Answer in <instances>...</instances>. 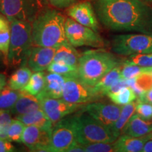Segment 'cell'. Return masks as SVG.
Instances as JSON below:
<instances>
[{
  "instance_id": "1",
  "label": "cell",
  "mask_w": 152,
  "mask_h": 152,
  "mask_svg": "<svg viewBox=\"0 0 152 152\" xmlns=\"http://www.w3.org/2000/svg\"><path fill=\"white\" fill-rule=\"evenodd\" d=\"M93 7L107 29L152 34V5L142 0H93Z\"/></svg>"
},
{
  "instance_id": "2",
  "label": "cell",
  "mask_w": 152,
  "mask_h": 152,
  "mask_svg": "<svg viewBox=\"0 0 152 152\" xmlns=\"http://www.w3.org/2000/svg\"><path fill=\"white\" fill-rule=\"evenodd\" d=\"M66 19L59 11L46 7L32 23L33 46L57 47L68 42Z\"/></svg>"
},
{
  "instance_id": "3",
  "label": "cell",
  "mask_w": 152,
  "mask_h": 152,
  "mask_svg": "<svg viewBox=\"0 0 152 152\" xmlns=\"http://www.w3.org/2000/svg\"><path fill=\"white\" fill-rule=\"evenodd\" d=\"M118 65L117 57L108 51L102 49L88 50L79 58L78 77L87 85L94 87L106 73Z\"/></svg>"
},
{
  "instance_id": "4",
  "label": "cell",
  "mask_w": 152,
  "mask_h": 152,
  "mask_svg": "<svg viewBox=\"0 0 152 152\" xmlns=\"http://www.w3.org/2000/svg\"><path fill=\"white\" fill-rule=\"evenodd\" d=\"M11 23V37L7 64L13 67L23 66L33 46L32 23L14 19Z\"/></svg>"
},
{
  "instance_id": "5",
  "label": "cell",
  "mask_w": 152,
  "mask_h": 152,
  "mask_svg": "<svg viewBox=\"0 0 152 152\" xmlns=\"http://www.w3.org/2000/svg\"><path fill=\"white\" fill-rule=\"evenodd\" d=\"M75 115L77 123V142L82 144L98 142H114L117 138L109 128L85 112Z\"/></svg>"
},
{
  "instance_id": "6",
  "label": "cell",
  "mask_w": 152,
  "mask_h": 152,
  "mask_svg": "<svg viewBox=\"0 0 152 152\" xmlns=\"http://www.w3.org/2000/svg\"><path fill=\"white\" fill-rule=\"evenodd\" d=\"M47 0H0V12L9 19L33 23L47 7Z\"/></svg>"
},
{
  "instance_id": "7",
  "label": "cell",
  "mask_w": 152,
  "mask_h": 152,
  "mask_svg": "<svg viewBox=\"0 0 152 152\" xmlns=\"http://www.w3.org/2000/svg\"><path fill=\"white\" fill-rule=\"evenodd\" d=\"M111 49L115 54L125 56L152 53V34L115 35L111 41Z\"/></svg>"
},
{
  "instance_id": "8",
  "label": "cell",
  "mask_w": 152,
  "mask_h": 152,
  "mask_svg": "<svg viewBox=\"0 0 152 152\" xmlns=\"http://www.w3.org/2000/svg\"><path fill=\"white\" fill-rule=\"evenodd\" d=\"M65 33L68 42L75 47L102 48L105 46V42L97 32L81 25L71 17L66 19Z\"/></svg>"
},
{
  "instance_id": "9",
  "label": "cell",
  "mask_w": 152,
  "mask_h": 152,
  "mask_svg": "<svg viewBox=\"0 0 152 152\" xmlns=\"http://www.w3.org/2000/svg\"><path fill=\"white\" fill-rule=\"evenodd\" d=\"M77 141L75 115L64 118L54 125L50 143L51 152H67Z\"/></svg>"
},
{
  "instance_id": "10",
  "label": "cell",
  "mask_w": 152,
  "mask_h": 152,
  "mask_svg": "<svg viewBox=\"0 0 152 152\" xmlns=\"http://www.w3.org/2000/svg\"><path fill=\"white\" fill-rule=\"evenodd\" d=\"M100 97L94 87L87 85L78 77H66L63 91L64 99L73 104H87Z\"/></svg>"
},
{
  "instance_id": "11",
  "label": "cell",
  "mask_w": 152,
  "mask_h": 152,
  "mask_svg": "<svg viewBox=\"0 0 152 152\" xmlns=\"http://www.w3.org/2000/svg\"><path fill=\"white\" fill-rule=\"evenodd\" d=\"M122 106L106 102H92L83 107V111L111 130L121 114Z\"/></svg>"
},
{
  "instance_id": "12",
  "label": "cell",
  "mask_w": 152,
  "mask_h": 152,
  "mask_svg": "<svg viewBox=\"0 0 152 152\" xmlns=\"http://www.w3.org/2000/svg\"><path fill=\"white\" fill-rule=\"evenodd\" d=\"M53 128L27 125L22 137V143L31 151H49Z\"/></svg>"
},
{
  "instance_id": "13",
  "label": "cell",
  "mask_w": 152,
  "mask_h": 152,
  "mask_svg": "<svg viewBox=\"0 0 152 152\" xmlns=\"http://www.w3.org/2000/svg\"><path fill=\"white\" fill-rule=\"evenodd\" d=\"M40 103L42 110L54 125L84 107V104L71 103L63 98H45L40 99Z\"/></svg>"
},
{
  "instance_id": "14",
  "label": "cell",
  "mask_w": 152,
  "mask_h": 152,
  "mask_svg": "<svg viewBox=\"0 0 152 152\" xmlns=\"http://www.w3.org/2000/svg\"><path fill=\"white\" fill-rule=\"evenodd\" d=\"M67 14L75 21L98 33L99 29L98 18L90 1L73 4L68 7Z\"/></svg>"
},
{
  "instance_id": "15",
  "label": "cell",
  "mask_w": 152,
  "mask_h": 152,
  "mask_svg": "<svg viewBox=\"0 0 152 152\" xmlns=\"http://www.w3.org/2000/svg\"><path fill=\"white\" fill-rule=\"evenodd\" d=\"M56 50V47L32 46L26 60L28 67L34 72L47 70L54 61Z\"/></svg>"
},
{
  "instance_id": "16",
  "label": "cell",
  "mask_w": 152,
  "mask_h": 152,
  "mask_svg": "<svg viewBox=\"0 0 152 152\" xmlns=\"http://www.w3.org/2000/svg\"><path fill=\"white\" fill-rule=\"evenodd\" d=\"M66 77L59 74L49 72L45 76L43 90L37 96L39 100L45 98H62Z\"/></svg>"
},
{
  "instance_id": "17",
  "label": "cell",
  "mask_w": 152,
  "mask_h": 152,
  "mask_svg": "<svg viewBox=\"0 0 152 152\" xmlns=\"http://www.w3.org/2000/svg\"><path fill=\"white\" fill-rule=\"evenodd\" d=\"M151 131L152 121L143 118L136 113L129 121L123 130V134L134 137H141L149 134Z\"/></svg>"
},
{
  "instance_id": "18",
  "label": "cell",
  "mask_w": 152,
  "mask_h": 152,
  "mask_svg": "<svg viewBox=\"0 0 152 152\" xmlns=\"http://www.w3.org/2000/svg\"><path fill=\"white\" fill-rule=\"evenodd\" d=\"M38 109H42L40 100L36 96L21 90V94L11 112L16 117Z\"/></svg>"
},
{
  "instance_id": "19",
  "label": "cell",
  "mask_w": 152,
  "mask_h": 152,
  "mask_svg": "<svg viewBox=\"0 0 152 152\" xmlns=\"http://www.w3.org/2000/svg\"><path fill=\"white\" fill-rule=\"evenodd\" d=\"M148 140L145 136L141 137L123 134L120 135L114 142L116 152H140Z\"/></svg>"
},
{
  "instance_id": "20",
  "label": "cell",
  "mask_w": 152,
  "mask_h": 152,
  "mask_svg": "<svg viewBox=\"0 0 152 152\" xmlns=\"http://www.w3.org/2000/svg\"><path fill=\"white\" fill-rule=\"evenodd\" d=\"M80 56L81 55L79 54L75 47L67 42L56 47L53 61L63 63L77 68Z\"/></svg>"
},
{
  "instance_id": "21",
  "label": "cell",
  "mask_w": 152,
  "mask_h": 152,
  "mask_svg": "<svg viewBox=\"0 0 152 152\" xmlns=\"http://www.w3.org/2000/svg\"><path fill=\"white\" fill-rule=\"evenodd\" d=\"M16 118L20 120L21 122L24 123L26 126L35 125V126L41 127V128H54V124L42 109L35 110V111L29 112L23 115H18L16 117Z\"/></svg>"
},
{
  "instance_id": "22",
  "label": "cell",
  "mask_w": 152,
  "mask_h": 152,
  "mask_svg": "<svg viewBox=\"0 0 152 152\" xmlns=\"http://www.w3.org/2000/svg\"><path fill=\"white\" fill-rule=\"evenodd\" d=\"M136 104V102H133L126 105L122 106L119 118L111 128V132L116 138L123 134L125 126L128 124L132 115L135 113Z\"/></svg>"
},
{
  "instance_id": "23",
  "label": "cell",
  "mask_w": 152,
  "mask_h": 152,
  "mask_svg": "<svg viewBox=\"0 0 152 152\" xmlns=\"http://www.w3.org/2000/svg\"><path fill=\"white\" fill-rule=\"evenodd\" d=\"M121 66L118 65L113 68L111 71L106 73L99 81L94 85V89L96 92L102 96L107 94L108 90L115 82L122 78L121 76Z\"/></svg>"
},
{
  "instance_id": "24",
  "label": "cell",
  "mask_w": 152,
  "mask_h": 152,
  "mask_svg": "<svg viewBox=\"0 0 152 152\" xmlns=\"http://www.w3.org/2000/svg\"><path fill=\"white\" fill-rule=\"evenodd\" d=\"M11 37V23L8 18L0 12V52L4 60L7 63Z\"/></svg>"
},
{
  "instance_id": "25",
  "label": "cell",
  "mask_w": 152,
  "mask_h": 152,
  "mask_svg": "<svg viewBox=\"0 0 152 152\" xmlns=\"http://www.w3.org/2000/svg\"><path fill=\"white\" fill-rule=\"evenodd\" d=\"M32 75V71L28 67L18 68L11 75L7 86L15 90H23L29 82Z\"/></svg>"
},
{
  "instance_id": "26",
  "label": "cell",
  "mask_w": 152,
  "mask_h": 152,
  "mask_svg": "<svg viewBox=\"0 0 152 152\" xmlns=\"http://www.w3.org/2000/svg\"><path fill=\"white\" fill-rule=\"evenodd\" d=\"M113 103L120 106H124L133 102L137 99V96L130 87L126 86L121 88L116 92L107 95Z\"/></svg>"
},
{
  "instance_id": "27",
  "label": "cell",
  "mask_w": 152,
  "mask_h": 152,
  "mask_svg": "<svg viewBox=\"0 0 152 152\" xmlns=\"http://www.w3.org/2000/svg\"><path fill=\"white\" fill-rule=\"evenodd\" d=\"M21 94V90H15L6 86L0 91V110H11Z\"/></svg>"
},
{
  "instance_id": "28",
  "label": "cell",
  "mask_w": 152,
  "mask_h": 152,
  "mask_svg": "<svg viewBox=\"0 0 152 152\" xmlns=\"http://www.w3.org/2000/svg\"><path fill=\"white\" fill-rule=\"evenodd\" d=\"M46 74L44 71L35 72L32 74L28 84L24 87L23 91L34 96H37L43 90L45 84Z\"/></svg>"
},
{
  "instance_id": "29",
  "label": "cell",
  "mask_w": 152,
  "mask_h": 152,
  "mask_svg": "<svg viewBox=\"0 0 152 152\" xmlns=\"http://www.w3.org/2000/svg\"><path fill=\"white\" fill-rule=\"evenodd\" d=\"M47 71L51 73L59 74L66 77H78L77 67L60 62L53 61L47 68Z\"/></svg>"
},
{
  "instance_id": "30",
  "label": "cell",
  "mask_w": 152,
  "mask_h": 152,
  "mask_svg": "<svg viewBox=\"0 0 152 152\" xmlns=\"http://www.w3.org/2000/svg\"><path fill=\"white\" fill-rule=\"evenodd\" d=\"M26 125L20 120L13 119L8 130L7 140L11 142H22V137Z\"/></svg>"
},
{
  "instance_id": "31",
  "label": "cell",
  "mask_w": 152,
  "mask_h": 152,
  "mask_svg": "<svg viewBox=\"0 0 152 152\" xmlns=\"http://www.w3.org/2000/svg\"><path fill=\"white\" fill-rule=\"evenodd\" d=\"M147 68L148 67L137 65L123 64V66L121 68V76H122V78L125 80L134 78L145 73Z\"/></svg>"
},
{
  "instance_id": "32",
  "label": "cell",
  "mask_w": 152,
  "mask_h": 152,
  "mask_svg": "<svg viewBox=\"0 0 152 152\" xmlns=\"http://www.w3.org/2000/svg\"><path fill=\"white\" fill-rule=\"evenodd\" d=\"M125 64L137 65L144 67H152V53L132 55L125 61Z\"/></svg>"
},
{
  "instance_id": "33",
  "label": "cell",
  "mask_w": 152,
  "mask_h": 152,
  "mask_svg": "<svg viewBox=\"0 0 152 152\" xmlns=\"http://www.w3.org/2000/svg\"><path fill=\"white\" fill-rule=\"evenodd\" d=\"M83 146L84 152H116L114 142H98Z\"/></svg>"
},
{
  "instance_id": "34",
  "label": "cell",
  "mask_w": 152,
  "mask_h": 152,
  "mask_svg": "<svg viewBox=\"0 0 152 152\" xmlns=\"http://www.w3.org/2000/svg\"><path fill=\"white\" fill-rule=\"evenodd\" d=\"M10 110H0V137L7 140V134L12 122Z\"/></svg>"
},
{
  "instance_id": "35",
  "label": "cell",
  "mask_w": 152,
  "mask_h": 152,
  "mask_svg": "<svg viewBox=\"0 0 152 152\" xmlns=\"http://www.w3.org/2000/svg\"><path fill=\"white\" fill-rule=\"evenodd\" d=\"M136 103V113L144 119L151 120L152 118V104L138 100Z\"/></svg>"
},
{
  "instance_id": "36",
  "label": "cell",
  "mask_w": 152,
  "mask_h": 152,
  "mask_svg": "<svg viewBox=\"0 0 152 152\" xmlns=\"http://www.w3.org/2000/svg\"><path fill=\"white\" fill-rule=\"evenodd\" d=\"M138 87L144 92L152 88V76L147 73H142L136 77Z\"/></svg>"
},
{
  "instance_id": "37",
  "label": "cell",
  "mask_w": 152,
  "mask_h": 152,
  "mask_svg": "<svg viewBox=\"0 0 152 152\" xmlns=\"http://www.w3.org/2000/svg\"><path fill=\"white\" fill-rule=\"evenodd\" d=\"M47 1L53 7L58 9H64L75 4L76 0H47Z\"/></svg>"
},
{
  "instance_id": "38",
  "label": "cell",
  "mask_w": 152,
  "mask_h": 152,
  "mask_svg": "<svg viewBox=\"0 0 152 152\" xmlns=\"http://www.w3.org/2000/svg\"><path fill=\"white\" fill-rule=\"evenodd\" d=\"M16 151V147L11 144V142L7 139L0 137V152H14Z\"/></svg>"
},
{
  "instance_id": "39",
  "label": "cell",
  "mask_w": 152,
  "mask_h": 152,
  "mask_svg": "<svg viewBox=\"0 0 152 152\" xmlns=\"http://www.w3.org/2000/svg\"><path fill=\"white\" fill-rule=\"evenodd\" d=\"M126 86H128V85H127V83H126V80H125L123 78L120 79V80H117L116 82H115V83H114L113 84L111 85V87L109 89V90H108L106 95H108L109 94H111V93L116 92L118 90H121V88H123V87H126Z\"/></svg>"
},
{
  "instance_id": "40",
  "label": "cell",
  "mask_w": 152,
  "mask_h": 152,
  "mask_svg": "<svg viewBox=\"0 0 152 152\" xmlns=\"http://www.w3.org/2000/svg\"><path fill=\"white\" fill-rule=\"evenodd\" d=\"M138 101L144 102H147V103L152 104V88L150 90L146 91L144 94L140 95L137 97Z\"/></svg>"
},
{
  "instance_id": "41",
  "label": "cell",
  "mask_w": 152,
  "mask_h": 152,
  "mask_svg": "<svg viewBox=\"0 0 152 152\" xmlns=\"http://www.w3.org/2000/svg\"><path fill=\"white\" fill-rule=\"evenodd\" d=\"M67 152H84V148H83V144L76 141L67 150Z\"/></svg>"
},
{
  "instance_id": "42",
  "label": "cell",
  "mask_w": 152,
  "mask_h": 152,
  "mask_svg": "<svg viewBox=\"0 0 152 152\" xmlns=\"http://www.w3.org/2000/svg\"><path fill=\"white\" fill-rule=\"evenodd\" d=\"M7 76H6L5 74L0 73V91L2 90L7 86Z\"/></svg>"
},
{
  "instance_id": "43",
  "label": "cell",
  "mask_w": 152,
  "mask_h": 152,
  "mask_svg": "<svg viewBox=\"0 0 152 152\" xmlns=\"http://www.w3.org/2000/svg\"><path fill=\"white\" fill-rule=\"evenodd\" d=\"M142 152H152V140H149L144 144Z\"/></svg>"
},
{
  "instance_id": "44",
  "label": "cell",
  "mask_w": 152,
  "mask_h": 152,
  "mask_svg": "<svg viewBox=\"0 0 152 152\" xmlns=\"http://www.w3.org/2000/svg\"><path fill=\"white\" fill-rule=\"evenodd\" d=\"M144 73L149 74V75H151L152 76V67H148L147 70L146 71L145 73Z\"/></svg>"
},
{
  "instance_id": "45",
  "label": "cell",
  "mask_w": 152,
  "mask_h": 152,
  "mask_svg": "<svg viewBox=\"0 0 152 152\" xmlns=\"http://www.w3.org/2000/svg\"><path fill=\"white\" fill-rule=\"evenodd\" d=\"M145 137L148 140H152V131L149 133V134H147V135H145Z\"/></svg>"
},
{
  "instance_id": "46",
  "label": "cell",
  "mask_w": 152,
  "mask_h": 152,
  "mask_svg": "<svg viewBox=\"0 0 152 152\" xmlns=\"http://www.w3.org/2000/svg\"><path fill=\"white\" fill-rule=\"evenodd\" d=\"M142 1H144V2H147L148 4H149L152 5V0H142Z\"/></svg>"
}]
</instances>
